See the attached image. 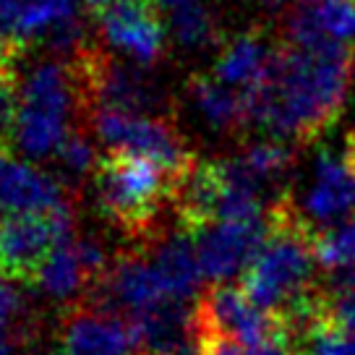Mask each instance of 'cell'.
Masks as SVG:
<instances>
[{"label": "cell", "mask_w": 355, "mask_h": 355, "mask_svg": "<svg viewBox=\"0 0 355 355\" xmlns=\"http://www.w3.org/2000/svg\"><path fill=\"white\" fill-rule=\"evenodd\" d=\"M84 3L94 6V8H105V6H107V3H112V0H84Z\"/></svg>", "instance_id": "34"}, {"label": "cell", "mask_w": 355, "mask_h": 355, "mask_svg": "<svg viewBox=\"0 0 355 355\" xmlns=\"http://www.w3.org/2000/svg\"><path fill=\"white\" fill-rule=\"evenodd\" d=\"M167 34L186 50H201L217 40V21L201 0H186L170 11Z\"/></svg>", "instance_id": "22"}, {"label": "cell", "mask_w": 355, "mask_h": 355, "mask_svg": "<svg viewBox=\"0 0 355 355\" xmlns=\"http://www.w3.org/2000/svg\"><path fill=\"white\" fill-rule=\"evenodd\" d=\"M353 73L355 50L347 44H282L269 76L243 92L248 125L279 141H313L340 118Z\"/></svg>", "instance_id": "1"}, {"label": "cell", "mask_w": 355, "mask_h": 355, "mask_svg": "<svg viewBox=\"0 0 355 355\" xmlns=\"http://www.w3.org/2000/svg\"><path fill=\"white\" fill-rule=\"evenodd\" d=\"M131 327L110 311H76L63 329V355H131Z\"/></svg>", "instance_id": "17"}, {"label": "cell", "mask_w": 355, "mask_h": 355, "mask_svg": "<svg viewBox=\"0 0 355 355\" xmlns=\"http://www.w3.org/2000/svg\"><path fill=\"white\" fill-rule=\"evenodd\" d=\"M89 84L100 110L152 112L155 92L144 81L141 68L115 60H94L89 68Z\"/></svg>", "instance_id": "18"}, {"label": "cell", "mask_w": 355, "mask_h": 355, "mask_svg": "<svg viewBox=\"0 0 355 355\" xmlns=\"http://www.w3.org/2000/svg\"><path fill=\"white\" fill-rule=\"evenodd\" d=\"M201 303L209 316L211 329L222 343H233L245 350V347L285 337L282 322L277 316L266 313L264 309H259L254 300L245 295L243 288L222 282L207 298H201Z\"/></svg>", "instance_id": "11"}, {"label": "cell", "mask_w": 355, "mask_h": 355, "mask_svg": "<svg viewBox=\"0 0 355 355\" xmlns=\"http://www.w3.org/2000/svg\"><path fill=\"white\" fill-rule=\"evenodd\" d=\"M155 8H165V11H173V8H178L180 3H186V0H149Z\"/></svg>", "instance_id": "31"}, {"label": "cell", "mask_w": 355, "mask_h": 355, "mask_svg": "<svg viewBox=\"0 0 355 355\" xmlns=\"http://www.w3.org/2000/svg\"><path fill=\"white\" fill-rule=\"evenodd\" d=\"M157 11L149 0H112L100 8L102 42L131 66H155L167 42V24Z\"/></svg>", "instance_id": "8"}, {"label": "cell", "mask_w": 355, "mask_h": 355, "mask_svg": "<svg viewBox=\"0 0 355 355\" xmlns=\"http://www.w3.org/2000/svg\"><path fill=\"white\" fill-rule=\"evenodd\" d=\"M345 155H347V159L355 165V131L347 136V144H345Z\"/></svg>", "instance_id": "33"}, {"label": "cell", "mask_w": 355, "mask_h": 355, "mask_svg": "<svg viewBox=\"0 0 355 355\" xmlns=\"http://www.w3.org/2000/svg\"><path fill=\"white\" fill-rule=\"evenodd\" d=\"M300 214L319 227H334L355 214V165L345 152L324 149L316 157Z\"/></svg>", "instance_id": "12"}, {"label": "cell", "mask_w": 355, "mask_h": 355, "mask_svg": "<svg viewBox=\"0 0 355 355\" xmlns=\"http://www.w3.org/2000/svg\"><path fill=\"white\" fill-rule=\"evenodd\" d=\"M78 0H0V32L13 44L68 50L81 37Z\"/></svg>", "instance_id": "9"}, {"label": "cell", "mask_w": 355, "mask_h": 355, "mask_svg": "<svg viewBox=\"0 0 355 355\" xmlns=\"http://www.w3.org/2000/svg\"><path fill=\"white\" fill-rule=\"evenodd\" d=\"M261 6H264L266 11H279V8H285L290 0H259Z\"/></svg>", "instance_id": "32"}, {"label": "cell", "mask_w": 355, "mask_h": 355, "mask_svg": "<svg viewBox=\"0 0 355 355\" xmlns=\"http://www.w3.org/2000/svg\"><path fill=\"white\" fill-rule=\"evenodd\" d=\"M149 261L155 264L157 275L165 285L170 300L175 303H191L199 298L204 269L199 261L196 241L189 233H170L159 238L155 248L149 251Z\"/></svg>", "instance_id": "16"}, {"label": "cell", "mask_w": 355, "mask_h": 355, "mask_svg": "<svg viewBox=\"0 0 355 355\" xmlns=\"http://www.w3.org/2000/svg\"><path fill=\"white\" fill-rule=\"evenodd\" d=\"M21 311V295L11 279L0 277V334H13V324Z\"/></svg>", "instance_id": "26"}, {"label": "cell", "mask_w": 355, "mask_h": 355, "mask_svg": "<svg viewBox=\"0 0 355 355\" xmlns=\"http://www.w3.org/2000/svg\"><path fill=\"white\" fill-rule=\"evenodd\" d=\"M322 32L340 44L355 42V0H306Z\"/></svg>", "instance_id": "24"}, {"label": "cell", "mask_w": 355, "mask_h": 355, "mask_svg": "<svg viewBox=\"0 0 355 355\" xmlns=\"http://www.w3.org/2000/svg\"><path fill=\"white\" fill-rule=\"evenodd\" d=\"M238 159L243 162V167L254 175L256 183L261 186H277L285 183V178L293 170V149L288 146V141H279V139H264V141H254L248 144L238 155Z\"/></svg>", "instance_id": "21"}, {"label": "cell", "mask_w": 355, "mask_h": 355, "mask_svg": "<svg viewBox=\"0 0 355 355\" xmlns=\"http://www.w3.org/2000/svg\"><path fill=\"white\" fill-rule=\"evenodd\" d=\"M293 340L298 343V355H355V332L334 322L329 311L319 313Z\"/></svg>", "instance_id": "23"}, {"label": "cell", "mask_w": 355, "mask_h": 355, "mask_svg": "<svg viewBox=\"0 0 355 355\" xmlns=\"http://www.w3.org/2000/svg\"><path fill=\"white\" fill-rule=\"evenodd\" d=\"M102 293L110 306L121 309L131 316L146 313V311L175 303L167 295L162 279L157 275L155 264L149 261V256H123L105 272Z\"/></svg>", "instance_id": "15"}, {"label": "cell", "mask_w": 355, "mask_h": 355, "mask_svg": "<svg viewBox=\"0 0 355 355\" xmlns=\"http://www.w3.org/2000/svg\"><path fill=\"white\" fill-rule=\"evenodd\" d=\"M68 207L63 186L32 159L13 155L0 144V217L26 211H53Z\"/></svg>", "instance_id": "14"}, {"label": "cell", "mask_w": 355, "mask_h": 355, "mask_svg": "<svg viewBox=\"0 0 355 355\" xmlns=\"http://www.w3.org/2000/svg\"><path fill=\"white\" fill-rule=\"evenodd\" d=\"M107 272V259L97 241L92 238H68L42 261L34 282L44 298L68 303L78 298L94 277Z\"/></svg>", "instance_id": "13"}, {"label": "cell", "mask_w": 355, "mask_h": 355, "mask_svg": "<svg viewBox=\"0 0 355 355\" xmlns=\"http://www.w3.org/2000/svg\"><path fill=\"white\" fill-rule=\"evenodd\" d=\"M136 355H214L217 334L201 300L165 303L128 319Z\"/></svg>", "instance_id": "6"}, {"label": "cell", "mask_w": 355, "mask_h": 355, "mask_svg": "<svg viewBox=\"0 0 355 355\" xmlns=\"http://www.w3.org/2000/svg\"><path fill=\"white\" fill-rule=\"evenodd\" d=\"M55 159L68 178H87L92 173H97V167L102 165V162H97V146L76 131L71 133L66 144L60 146Z\"/></svg>", "instance_id": "25"}, {"label": "cell", "mask_w": 355, "mask_h": 355, "mask_svg": "<svg viewBox=\"0 0 355 355\" xmlns=\"http://www.w3.org/2000/svg\"><path fill=\"white\" fill-rule=\"evenodd\" d=\"M241 355H298V350H293L290 340L277 337V340H269V343L254 345V347H245Z\"/></svg>", "instance_id": "28"}, {"label": "cell", "mask_w": 355, "mask_h": 355, "mask_svg": "<svg viewBox=\"0 0 355 355\" xmlns=\"http://www.w3.org/2000/svg\"><path fill=\"white\" fill-rule=\"evenodd\" d=\"M94 136L112 155L144 157V159L157 162L175 178V183L193 165L175 128L155 118L152 112L97 110L94 112Z\"/></svg>", "instance_id": "5"}, {"label": "cell", "mask_w": 355, "mask_h": 355, "mask_svg": "<svg viewBox=\"0 0 355 355\" xmlns=\"http://www.w3.org/2000/svg\"><path fill=\"white\" fill-rule=\"evenodd\" d=\"M275 55H277V50L266 42L264 34H238L222 47L211 76L220 78L222 84H227V87L238 89V92H248V89L259 87L269 76Z\"/></svg>", "instance_id": "19"}, {"label": "cell", "mask_w": 355, "mask_h": 355, "mask_svg": "<svg viewBox=\"0 0 355 355\" xmlns=\"http://www.w3.org/2000/svg\"><path fill=\"white\" fill-rule=\"evenodd\" d=\"M68 238H73L68 207L0 217V277L34 279L44 259Z\"/></svg>", "instance_id": "7"}, {"label": "cell", "mask_w": 355, "mask_h": 355, "mask_svg": "<svg viewBox=\"0 0 355 355\" xmlns=\"http://www.w3.org/2000/svg\"><path fill=\"white\" fill-rule=\"evenodd\" d=\"M94 186L105 214L131 227L152 220L167 191H175V178L144 157L112 155L97 167Z\"/></svg>", "instance_id": "4"}, {"label": "cell", "mask_w": 355, "mask_h": 355, "mask_svg": "<svg viewBox=\"0 0 355 355\" xmlns=\"http://www.w3.org/2000/svg\"><path fill=\"white\" fill-rule=\"evenodd\" d=\"M189 100L193 112L199 115L204 125L211 131H233L241 125H248V107L245 94L238 89L222 84L214 76H199L191 81Z\"/></svg>", "instance_id": "20"}, {"label": "cell", "mask_w": 355, "mask_h": 355, "mask_svg": "<svg viewBox=\"0 0 355 355\" xmlns=\"http://www.w3.org/2000/svg\"><path fill=\"white\" fill-rule=\"evenodd\" d=\"M0 355H13V334H0Z\"/></svg>", "instance_id": "30"}, {"label": "cell", "mask_w": 355, "mask_h": 355, "mask_svg": "<svg viewBox=\"0 0 355 355\" xmlns=\"http://www.w3.org/2000/svg\"><path fill=\"white\" fill-rule=\"evenodd\" d=\"M269 235L243 272L241 288L259 309L277 316L288 332L290 324L309 313L324 295V290L313 288L319 233L311 230L309 220L288 196H279L269 207Z\"/></svg>", "instance_id": "2"}, {"label": "cell", "mask_w": 355, "mask_h": 355, "mask_svg": "<svg viewBox=\"0 0 355 355\" xmlns=\"http://www.w3.org/2000/svg\"><path fill=\"white\" fill-rule=\"evenodd\" d=\"M11 55H13V42L0 32V73H6V66H8Z\"/></svg>", "instance_id": "29"}, {"label": "cell", "mask_w": 355, "mask_h": 355, "mask_svg": "<svg viewBox=\"0 0 355 355\" xmlns=\"http://www.w3.org/2000/svg\"><path fill=\"white\" fill-rule=\"evenodd\" d=\"M269 227L272 225H269V214H266L261 220L209 222L201 230H196L193 241H196L204 277L217 285L230 282L238 275L243 277L248 264L264 245Z\"/></svg>", "instance_id": "10"}, {"label": "cell", "mask_w": 355, "mask_h": 355, "mask_svg": "<svg viewBox=\"0 0 355 355\" xmlns=\"http://www.w3.org/2000/svg\"><path fill=\"white\" fill-rule=\"evenodd\" d=\"M327 295H329V303H327L329 316L355 332V290H334Z\"/></svg>", "instance_id": "27"}, {"label": "cell", "mask_w": 355, "mask_h": 355, "mask_svg": "<svg viewBox=\"0 0 355 355\" xmlns=\"http://www.w3.org/2000/svg\"><path fill=\"white\" fill-rule=\"evenodd\" d=\"M13 89L16 105L8 125L13 149L32 162L55 159L73 133L78 102L73 71L55 58H42L24 68Z\"/></svg>", "instance_id": "3"}]
</instances>
